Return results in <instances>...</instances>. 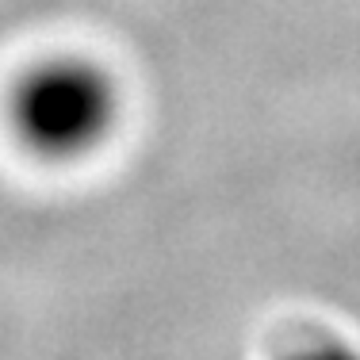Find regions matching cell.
Instances as JSON below:
<instances>
[{"mask_svg": "<svg viewBox=\"0 0 360 360\" xmlns=\"http://www.w3.org/2000/svg\"><path fill=\"white\" fill-rule=\"evenodd\" d=\"M8 123L42 161L89 158L119 123V89L89 58H46L15 81Z\"/></svg>", "mask_w": 360, "mask_h": 360, "instance_id": "6da1fadb", "label": "cell"}, {"mask_svg": "<svg viewBox=\"0 0 360 360\" xmlns=\"http://www.w3.org/2000/svg\"><path fill=\"white\" fill-rule=\"evenodd\" d=\"M280 360H360V349L349 345V341L341 338H307V341H295V345H288Z\"/></svg>", "mask_w": 360, "mask_h": 360, "instance_id": "7a4b0ae2", "label": "cell"}]
</instances>
